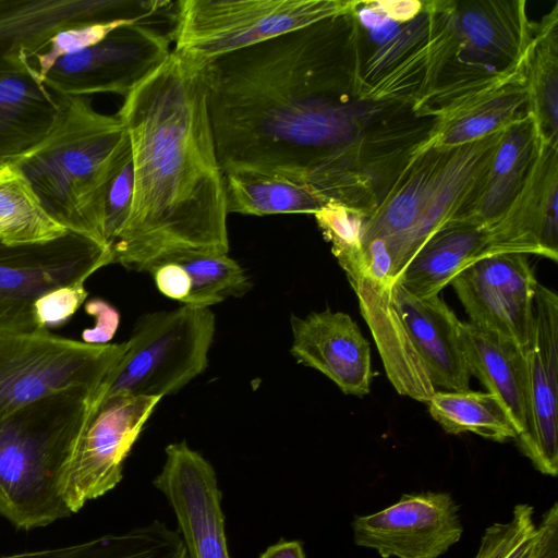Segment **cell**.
<instances>
[{"instance_id": "obj_1", "label": "cell", "mask_w": 558, "mask_h": 558, "mask_svg": "<svg viewBox=\"0 0 558 558\" xmlns=\"http://www.w3.org/2000/svg\"><path fill=\"white\" fill-rule=\"evenodd\" d=\"M222 172L248 169L355 206L389 171L405 107L357 96L352 12L203 63Z\"/></svg>"}, {"instance_id": "obj_2", "label": "cell", "mask_w": 558, "mask_h": 558, "mask_svg": "<svg viewBox=\"0 0 558 558\" xmlns=\"http://www.w3.org/2000/svg\"><path fill=\"white\" fill-rule=\"evenodd\" d=\"M130 142L134 189L113 264L150 271L191 254H228L227 204L203 63L171 50L117 112Z\"/></svg>"}, {"instance_id": "obj_3", "label": "cell", "mask_w": 558, "mask_h": 558, "mask_svg": "<svg viewBox=\"0 0 558 558\" xmlns=\"http://www.w3.org/2000/svg\"><path fill=\"white\" fill-rule=\"evenodd\" d=\"M433 4L434 31L415 113L439 118L487 92L525 80L534 23L524 0Z\"/></svg>"}, {"instance_id": "obj_4", "label": "cell", "mask_w": 558, "mask_h": 558, "mask_svg": "<svg viewBox=\"0 0 558 558\" xmlns=\"http://www.w3.org/2000/svg\"><path fill=\"white\" fill-rule=\"evenodd\" d=\"M97 390L70 389L0 420V515L29 531L72 515L66 468L94 413Z\"/></svg>"}, {"instance_id": "obj_5", "label": "cell", "mask_w": 558, "mask_h": 558, "mask_svg": "<svg viewBox=\"0 0 558 558\" xmlns=\"http://www.w3.org/2000/svg\"><path fill=\"white\" fill-rule=\"evenodd\" d=\"M128 146L126 130L117 114L96 111L86 97H65L57 128L13 163L58 223L108 246L104 199Z\"/></svg>"}, {"instance_id": "obj_6", "label": "cell", "mask_w": 558, "mask_h": 558, "mask_svg": "<svg viewBox=\"0 0 558 558\" xmlns=\"http://www.w3.org/2000/svg\"><path fill=\"white\" fill-rule=\"evenodd\" d=\"M208 307L183 304L141 317L128 348L95 395V410L117 396L172 395L202 374L216 330Z\"/></svg>"}, {"instance_id": "obj_7", "label": "cell", "mask_w": 558, "mask_h": 558, "mask_svg": "<svg viewBox=\"0 0 558 558\" xmlns=\"http://www.w3.org/2000/svg\"><path fill=\"white\" fill-rule=\"evenodd\" d=\"M356 0H180L170 31L173 52L204 63L213 58L350 13Z\"/></svg>"}, {"instance_id": "obj_8", "label": "cell", "mask_w": 558, "mask_h": 558, "mask_svg": "<svg viewBox=\"0 0 558 558\" xmlns=\"http://www.w3.org/2000/svg\"><path fill=\"white\" fill-rule=\"evenodd\" d=\"M128 343L95 344L47 329L0 333V420L70 389L97 390Z\"/></svg>"}, {"instance_id": "obj_9", "label": "cell", "mask_w": 558, "mask_h": 558, "mask_svg": "<svg viewBox=\"0 0 558 558\" xmlns=\"http://www.w3.org/2000/svg\"><path fill=\"white\" fill-rule=\"evenodd\" d=\"M109 264L110 247L71 231L45 242H0V333L40 330L35 303L43 295L85 282Z\"/></svg>"}, {"instance_id": "obj_10", "label": "cell", "mask_w": 558, "mask_h": 558, "mask_svg": "<svg viewBox=\"0 0 558 558\" xmlns=\"http://www.w3.org/2000/svg\"><path fill=\"white\" fill-rule=\"evenodd\" d=\"M171 34L153 21L126 22L98 44L60 58L43 77L63 97L112 93L123 98L170 54Z\"/></svg>"}, {"instance_id": "obj_11", "label": "cell", "mask_w": 558, "mask_h": 558, "mask_svg": "<svg viewBox=\"0 0 558 558\" xmlns=\"http://www.w3.org/2000/svg\"><path fill=\"white\" fill-rule=\"evenodd\" d=\"M173 5L167 0H0V71L33 69V58L64 28L150 21Z\"/></svg>"}, {"instance_id": "obj_12", "label": "cell", "mask_w": 558, "mask_h": 558, "mask_svg": "<svg viewBox=\"0 0 558 558\" xmlns=\"http://www.w3.org/2000/svg\"><path fill=\"white\" fill-rule=\"evenodd\" d=\"M160 400L117 396L94 411L64 476L63 497L72 513L121 482L124 461Z\"/></svg>"}, {"instance_id": "obj_13", "label": "cell", "mask_w": 558, "mask_h": 558, "mask_svg": "<svg viewBox=\"0 0 558 558\" xmlns=\"http://www.w3.org/2000/svg\"><path fill=\"white\" fill-rule=\"evenodd\" d=\"M537 280L526 255L483 257L450 282L472 325L526 349L530 344Z\"/></svg>"}, {"instance_id": "obj_14", "label": "cell", "mask_w": 558, "mask_h": 558, "mask_svg": "<svg viewBox=\"0 0 558 558\" xmlns=\"http://www.w3.org/2000/svg\"><path fill=\"white\" fill-rule=\"evenodd\" d=\"M357 546L383 558H438L463 533L459 508L447 493L403 495L396 504L352 523Z\"/></svg>"}, {"instance_id": "obj_15", "label": "cell", "mask_w": 558, "mask_h": 558, "mask_svg": "<svg viewBox=\"0 0 558 558\" xmlns=\"http://www.w3.org/2000/svg\"><path fill=\"white\" fill-rule=\"evenodd\" d=\"M165 452L163 466L153 485L174 512L189 558H231L214 466L184 440L168 445Z\"/></svg>"}, {"instance_id": "obj_16", "label": "cell", "mask_w": 558, "mask_h": 558, "mask_svg": "<svg viewBox=\"0 0 558 558\" xmlns=\"http://www.w3.org/2000/svg\"><path fill=\"white\" fill-rule=\"evenodd\" d=\"M527 425L515 440L542 474L558 473V296L537 283L532 337L525 351Z\"/></svg>"}, {"instance_id": "obj_17", "label": "cell", "mask_w": 558, "mask_h": 558, "mask_svg": "<svg viewBox=\"0 0 558 558\" xmlns=\"http://www.w3.org/2000/svg\"><path fill=\"white\" fill-rule=\"evenodd\" d=\"M558 145L543 142L519 193L487 226L484 257L504 253L558 259Z\"/></svg>"}, {"instance_id": "obj_18", "label": "cell", "mask_w": 558, "mask_h": 558, "mask_svg": "<svg viewBox=\"0 0 558 558\" xmlns=\"http://www.w3.org/2000/svg\"><path fill=\"white\" fill-rule=\"evenodd\" d=\"M290 323V352L299 363L323 373L345 395L369 392L371 348L351 316L325 310L305 317L292 315Z\"/></svg>"}, {"instance_id": "obj_19", "label": "cell", "mask_w": 558, "mask_h": 558, "mask_svg": "<svg viewBox=\"0 0 558 558\" xmlns=\"http://www.w3.org/2000/svg\"><path fill=\"white\" fill-rule=\"evenodd\" d=\"M502 132L447 150L416 223L389 252L395 281L424 242L468 204L489 167Z\"/></svg>"}, {"instance_id": "obj_20", "label": "cell", "mask_w": 558, "mask_h": 558, "mask_svg": "<svg viewBox=\"0 0 558 558\" xmlns=\"http://www.w3.org/2000/svg\"><path fill=\"white\" fill-rule=\"evenodd\" d=\"M344 272L393 388L402 396L427 403L436 388L396 305L393 282L376 280L359 267Z\"/></svg>"}, {"instance_id": "obj_21", "label": "cell", "mask_w": 558, "mask_h": 558, "mask_svg": "<svg viewBox=\"0 0 558 558\" xmlns=\"http://www.w3.org/2000/svg\"><path fill=\"white\" fill-rule=\"evenodd\" d=\"M393 298L411 341L434 387L448 391L470 389L471 374L464 357L461 325L438 296L417 298L393 282Z\"/></svg>"}, {"instance_id": "obj_22", "label": "cell", "mask_w": 558, "mask_h": 558, "mask_svg": "<svg viewBox=\"0 0 558 558\" xmlns=\"http://www.w3.org/2000/svg\"><path fill=\"white\" fill-rule=\"evenodd\" d=\"M64 111L65 97L51 92L35 68L0 71V167L39 145Z\"/></svg>"}, {"instance_id": "obj_23", "label": "cell", "mask_w": 558, "mask_h": 558, "mask_svg": "<svg viewBox=\"0 0 558 558\" xmlns=\"http://www.w3.org/2000/svg\"><path fill=\"white\" fill-rule=\"evenodd\" d=\"M544 141L530 113L505 129L483 180L447 225L489 226L523 186Z\"/></svg>"}, {"instance_id": "obj_24", "label": "cell", "mask_w": 558, "mask_h": 558, "mask_svg": "<svg viewBox=\"0 0 558 558\" xmlns=\"http://www.w3.org/2000/svg\"><path fill=\"white\" fill-rule=\"evenodd\" d=\"M461 339L471 376L501 402L519 437L527 425L526 349L469 322H462Z\"/></svg>"}, {"instance_id": "obj_25", "label": "cell", "mask_w": 558, "mask_h": 558, "mask_svg": "<svg viewBox=\"0 0 558 558\" xmlns=\"http://www.w3.org/2000/svg\"><path fill=\"white\" fill-rule=\"evenodd\" d=\"M486 244L487 227L446 225L424 242L395 282L417 298L438 295L458 274L484 257Z\"/></svg>"}, {"instance_id": "obj_26", "label": "cell", "mask_w": 558, "mask_h": 558, "mask_svg": "<svg viewBox=\"0 0 558 558\" xmlns=\"http://www.w3.org/2000/svg\"><path fill=\"white\" fill-rule=\"evenodd\" d=\"M447 150L433 146L428 138L411 156L377 207L366 217L363 245L383 239L390 252L412 230Z\"/></svg>"}, {"instance_id": "obj_27", "label": "cell", "mask_w": 558, "mask_h": 558, "mask_svg": "<svg viewBox=\"0 0 558 558\" xmlns=\"http://www.w3.org/2000/svg\"><path fill=\"white\" fill-rule=\"evenodd\" d=\"M527 113L525 80L487 92L437 118L429 142L451 149L500 132Z\"/></svg>"}, {"instance_id": "obj_28", "label": "cell", "mask_w": 558, "mask_h": 558, "mask_svg": "<svg viewBox=\"0 0 558 558\" xmlns=\"http://www.w3.org/2000/svg\"><path fill=\"white\" fill-rule=\"evenodd\" d=\"M228 214H315L329 202L311 186L248 169L223 172Z\"/></svg>"}, {"instance_id": "obj_29", "label": "cell", "mask_w": 558, "mask_h": 558, "mask_svg": "<svg viewBox=\"0 0 558 558\" xmlns=\"http://www.w3.org/2000/svg\"><path fill=\"white\" fill-rule=\"evenodd\" d=\"M527 113L541 136L558 145V2L539 23L526 53Z\"/></svg>"}, {"instance_id": "obj_30", "label": "cell", "mask_w": 558, "mask_h": 558, "mask_svg": "<svg viewBox=\"0 0 558 558\" xmlns=\"http://www.w3.org/2000/svg\"><path fill=\"white\" fill-rule=\"evenodd\" d=\"M0 558H189L178 531L153 522L63 547L3 555Z\"/></svg>"}, {"instance_id": "obj_31", "label": "cell", "mask_w": 558, "mask_h": 558, "mask_svg": "<svg viewBox=\"0 0 558 558\" xmlns=\"http://www.w3.org/2000/svg\"><path fill=\"white\" fill-rule=\"evenodd\" d=\"M427 404L430 416L448 434L473 433L499 442L518 437L506 409L489 392L435 390Z\"/></svg>"}, {"instance_id": "obj_32", "label": "cell", "mask_w": 558, "mask_h": 558, "mask_svg": "<svg viewBox=\"0 0 558 558\" xmlns=\"http://www.w3.org/2000/svg\"><path fill=\"white\" fill-rule=\"evenodd\" d=\"M66 232L44 209L14 163L0 167V242L10 245L45 242Z\"/></svg>"}, {"instance_id": "obj_33", "label": "cell", "mask_w": 558, "mask_h": 558, "mask_svg": "<svg viewBox=\"0 0 558 558\" xmlns=\"http://www.w3.org/2000/svg\"><path fill=\"white\" fill-rule=\"evenodd\" d=\"M186 270L191 291L183 304L208 307L227 298L248 292L251 281L241 265L228 254H191L174 259Z\"/></svg>"}, {"instance_id": "obj_34", "label": "cell", "mask_w": 558, "mask_h": 558, "mask_svg": "<svg viewBox=\"0 0 558 558\" xmlns=\"http://www.w3.org/2000/svg\"><path fill=\"white\" fill-rule=\"evenodd\" d=\"M314 216L341 268L359 264L363 257L362 238L366 216L336 202H329Z\"/></svg>"}, {"instance_id": "obj_35", "label": "cell", "mask_w": 558, "mask_h": 558, "mask_svg": "<svg viewBox=\"0 0 558 558\" xmlns=\"http://www.w3.org/2000/svg\"><path fill=\"white\" fill-rule=\"evenodd\" d=\"M533 514L532 506L517 505L508 521L485 530L474 558H527L536 532Z\"/></svg>"}, {"instance_id": "obj_36", "label": "cell", "mask_w": 558, "mask_h": 558, "mask_svg": "<svg viewBox=\"0 0 558 558\" xmlns=\"http://www.w3.org/2000/svg\"><path fill=\"white\" fill-rule=\"evenodd\" d=\"M133 189L134 175L129 142L109 180L104 199V236L110 248L129 219Z\"/></svg>"}, {"instance_id": "obj_37", "label": "cell", "mask_w": 558, "mask_h": 558, "mask_svg": "<svg viewBox=\"0 0 558 558\" xmlns=\"http://www.w3.org/2000/svg\"><path fill=\"white\" fill-rule=\"evenodd\" d=\"M126 22L134 21L92 23L64 28L50 39L46 49L34 57L31 63L43 80L45 74L60 58L80 52L98 44L109 33Z\"/></svg>"}, {"instance_id": "obj_38", "label": "cell", "mask_w": 558, "mask_h": 558, "mask_svg": "<svg viewBox=\"0 0 558 558\" xmlns=\"http://www.w3.org/2000/svg\"><path fill=\"white\" fill-rule=\"evenodd\" d=\"M87 296L84 282L57 288L35 303V319L38 329L56 327L66 322Z\"/></svg>"}, {"instance_id": "obj_39", "label": "cell", "mask_w": 558, "mask_h": 558, "mask_svg": "<svg viewBox=\"0 0 558 558\" xmlns=\"http://www.w3.org/2000/svg\"><path fill=\"white\" fill-rule=\"evenodd\" d=\"M156 287L163 295L183 303L191 291V279L178 262H165L149 271Z\"/></svg>"}, {"instance_id": "obj_40", "label": "cell", "mask_w": 558, "mask_h": 558, "mask_svg": "<svg viewBox=\"0 0 558 558\" xmlns=\"http://www.w3.org/2000/svg\"><path fill=\"white\" fill-rule=\"evenodd\" d=\"M527 558H558V505L543 515Z\"/></svg>"}, {"instance_id": "obj_41", "label": "cell", "mask_w": 558, "mask_h": 558, "mask_svg": "<svg viewBox=\"0 0 558 558\" xmlns=\"http://www.w3.org/2000/svg\"><path fill=\"white\" fill-rule=\"evenodd\" d=\"M86 311L97 317V324L95 328L84 331V342L95 344L108 343L119 325L118 312L101 300L88 302Z\"/></svg>"}, {"instance_id": "obj_42", "label": "cell", "mask_w": 558, "mask_h": 558, "mask_svg": "<svg viewBox=\"0 0 558 558\" xmlns=\"http://www.w3.org/2000/svg\"><path fill=\"white\" fill-rule=\"evenodd\" d=\"M386 15L397 22H409L424 9L425 1L420 0H376Z\"/></svg>"}, {"instance_id": "obj_43", "label": "cell", "mask_w": 558, "mask_h": 558, "mask_svg": "<svg viewBox=\"0 0 558 558\" xmlns=\"http://www.w3.org/2000/svg\"><path fill=\"white\" fill-rule=\"evenodd\" d=\"M259 558H306L303 546L298 541L280 539L269 546Z\"/></svg>"}]
</instances>
